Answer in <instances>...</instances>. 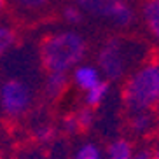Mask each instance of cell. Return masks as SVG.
Listing matches in <instances>:
<instances>
[{
	"label": "cell",
	"mask_w": 159,
	"mask_h": 159,
	"mask_svg": "<svg viewBox=\"0 0 159 159\" xmlns=\"http://www.w3.org/2000/svg\"><path fill=\"white\" fill-rule=\"evenodd\" d=\"M108 94H110V86H108L107 80H102L94 88L84 91V105L94 110V108L102 107L103 103H105V100L108 98Z\"/></svg>",
	"instance_id": "11"
},
{
	"label": "cell",
	"mask_w": 159,
	"mask_h": 159,
	"mask_svg": "<svg viewBox=\"0 0 159 159\" xmlns=\"http://www.w3.org/2000/svg\"><path fill=\"white\" fill-rule=\"evenodd\" d=\"M129 129L138 136H143L156 128V114L152 110L129 112Z\"/></svg>",
	"instance_id": "8"
},
{
	"label": "cell",
	"mask_w": 159,
	"mask_h": 159,
	"mask_svg": "<svg viewBox=\"0 0 159 159\" xmlns=\"http://www.w3.org/2000/svg\"><path fill=\"white\" fill-rule=\"evenodd\" d=\"M122 102L128 112L152 110L159 105V61L138 66L122 89Z\"/></svg>",
	"instance_id": "2"
},
{
	"label": "cell",
	"mask_w": 159,
	"mask_h": 159,
	"mask_svg": "<svg viewBox=\"0 0 159 159\" xmlns=\"http://www.w3.org/2000/svg\"><path fill=\"white\" fill-rule=\"evenodd\" d=\"M51 0H14V4L23 11H42L49 5Z\"/></svg>",
	"instance_id": "18"
},
{
	"label": "cell",
	"mask_w": 159,
	"mask_h": 159,
	"mask_svg": "<svg viewBox=\"0 0 159 159\" xmlns=\"http://www.w3.org/2000/svg\"><path fill=\"white\" fill-rule=\"evenodd\" d=\"M61 18L65 21L66 25H70V26H77V25L82 23V19H84V11L80 9L79 5H75L74 2L68 5L63 7L61 11Z\"/></svg>",
	"instance_id": "17"
},
{
	"label": "cell",
	"mask_w": 159,
	"mask_h": 159,
	"mask_svg": "<svg viewBox=\"0 0 159 159\" xmlns=\"http://www.w3.org/2000/svg\"><path fill=\"white\" fill-rule=\"evenodd\" d=\"M133 145L126 138H116L110 142L107 150L103 152V159H133Z\"/></svg>",
	"instance_id": "10"
},
{
	"label": "cell",
	"mask_w": 159,
	"mask_h": 159,
	"mask_svg": "<svg viewBox=\"0 0 159 159\" xmlns=\"http://www.w3.org/2000/svg\"><path fill=\"white\" fill-rule=\"evenodd\" d=\"M105 19L119 28H128L135 21V9L129 0H112L105 12Z\"/></svg>",
	"instance_id": "5"
},
{
	"label": "cell",
	"mask_w": 159,
	"mask_h": 159,
	"mask_svg": "<svg viewBox=\"0 0 159 159\" xmlns=\"http://www.w3.org/2000/svg\"><path fill=\"white\" fill-rule=\"evenodd\" d=\"M102 80H103L102 72L98 70L96 65H91V63H80V65H77L72 70V82L82 93L88 91V89H91V88H94Z\"/></svg>",
	"instance_id": "6"
},
{
	"label": "cell",
	"mask_w": 159,
	"mask_h": 159,
	"mask_svg": "<svg viewBox=\"0 0 159 159\" xmlns=\"http://www.w3.org/2000/svg\"><path fill=\"white\" fill-rule=\"evenodd\" d=\"M61 129L65 131L66 135H77V133H80L74 114H68V116H65L61 119Z\"/></svg>",
	"instance_id": "19"
},
{
	"label": "cell",
	"mask_w": 159,
	"mask_h": 159,
	"mask_svg": "<svg viewBox=\"0 0 159 159\" xmlns=\"http://www.w3.org/2000/svg\"><path fill=\"white\" fill-rule=\"evenodd\" d=\"M72 159H103V150L94 142H84L75 149Z\"/></svg>",
	"instance_id": "15"
},
{
	"label": "cell",
	"mask_w": 159,
	"mask_h": 159,
	"mask_svg": "<svg viewBox=\"0 0 159 159\" xmlns=\"http://www.w3.org/2000/svg\"><path fill=\"white\" fill-rule=\"evenodd\" d=\"M18 42V33L9 25H0V58H4Z\"/></svg>",
	"instance_id": "13"
},
{
	"label": "cell",
	"mask_w": 159,
	"mask_h": 159,
	"mask_svg": "<svg viewBox=\"0 0 159 159\" xmlns=\"http://www.w3.org/2000/svg\"><path fill=\"white\" fill-rule=\"evenodd\" d=\"M88 42L77 30H58L40 44V61L47 72L68 74L84 61Z\"/></svg>",
	"instance_id": "1"
},
{
	"label": "cell",
	"mask_w": 159,
	"mask_h": 159,
	"mask_svg": "<svg viewBox=\"0 0 159 159\" xmlns=\"http://www.w3.org/2000/svg\"><path fill=\"white\" fill-rule=\"evenodd\" d=\"M131 63L129 44L121 37H110L102 44L96 54V66L107 80H119L124 77Z\"/></svg>",
	"instance_id": "4"
},
{
	"label": "cell",
	"mask_w": 159,
	"mask_h": 159,
	"mask_svg": "<svg viewBox=\"0 0 159 159\" xmlns=\"http://www.w3.org/2000/svg\"><path fill=\"white\" fill-rule=\"evenodd\" d=\"M152 150L149 147H142V149L135 150L133 152V159H152Z\"/></svg>",
	"instance_id": "20"
},
{
	"label": "cell",
	"mask_w": 159,
	"mask_h": 159,
	"mask_svg": "<svg viewBox=\"0 0 159 159\" xmlns=\"http://www.w3.org/2000/svg\"><path fill=\"white\" fill-rule=\"evenodd\" d=\"M68 88V75L60 72H47V77L44 80V94L49 100H56L66 91Z\"/></svg>",
	"instance_id": "9"
},
{
	"label": "cell",
	"mask_w": 159,
	"mask_h": 159,
	"mask_svg": "<svg viewBox=\"0 0 159 159\" xmlns=\"http://www.w3.org/2000/svg\"><path fill=\"white\" fill-rule=\"evenodd\" d=\"M156 126L159 128V110H157V112H156Z\"/></svg>",
	"instance_id": "23"
},
{
	"label": "cell",
	"mask_w": 159,
	"mask_h": 159,
	"mask_svg": "<svg viewBox=\"0 0 159 159\" xmlns=\"http://www.w3.org/2000/svg\"><path fill=\"white\" fill-rule=\"evenodd\" d=\"M74 117L77 121V126H79V131H88L94 126V121H96V116H94V110L89 107H80L79 110L74 112Z\"/></svg>",
	"instance_id": "16"
},
{
	"label": "cell",
	"mask_w": 159,
	"mask_h": 159,
	"mask_svg": "<svg viewBox=\"0 0 159 159\" xmlns=\"http://www.w3.org/2000/svg\"><path fill=\"white\" fill-rule=\"evenodd\" d=\"M5 4H7V0H0V14L4 12V9H5Z\"/></svg>",
	"instance_id": "22"
},
{
	"label": "cell",
	"mask_w": 159,
	"mask_h": 159,
	"mask_svg": "<svg viewBox=\"0 0 159 159\" xmlns=\"http://www.w3.org/2000/svg\"><path fill=\"white\" fill-rule=\"evenodd\" d=\"M0 142H2V129H0Z\"/></svg>",
	"instance_id": "24"
},
{
	"label": "cell",
	"mask_w": 159,
	"mask_h": 159,
	"mask_svg": "<svg viewBox=\"0 0 159 159\" xmlns=\"http://www.w3.org/2000/svg\"><path fill=\"white\" fill-rule=\"evenodd\" d=\"M72 2L75 5H79L80 9L84 11V14L88 12V14L105 18V12H107L112 0H72Z\"/></svg>",
	"instance_id": "12"
},
{
	"label": "cell",
	"mask_w": 159,
	"mask_h": 159,
	"mask_svg": "<svg viewBox=\"0 0 159 159\" xmlns=\"http://www.w3.org/2000/svg\"><path fill=\"white\" fill-rule=\"evenodd\" d=\"M35 93L30 82L7 77L0 82V112L7 119H21L32 110Z\"/></svg>",
	"instance_id": "3"
},
{
	"label": "cell",
	"mask_w": 159,
	"mask_h": 159,
	"mask_svg": "<svg viewBox=\"0 0 159 159\" xmlns=\"http://www.w3.org/2000/svg\"><path fill=\"white\" fill-rule=\"evenodd\" d=\"M56 126L51 124V122H39L37 126L33 128V138L37 143H42V145H47V143H52L54 138H56Z\"/></svg>",
	"instance_id": "14"
},
{
	"label": "cell",
	"mask_w": 159,
	"mask_h": 159,
	"mask_svg": "<svg viewBox=\"0 0 159 159\" xmlns=\"http://www.w3.org/2000/svg\"><path fill=\"white\" fill-rule=\"evenodd\" d=\"M140 16L149 35L159 42V0H142Z\"/></svg>",
	"instance_id": "7"
},
{
	"label": "cell",
	"mask_w": 159,
	"mask_h": 159,
	"mask_svg": "<svg viewBox=\"0 0 159 159\" xmlns=\"http://www.w3.org/2000/svg\"><path fill=\"white\" fill-rule=\"evenodd\" d=\"M152 159H159V147H156V149L152 150Z\"/></svg>",
	"instance_id": "21"
}]
</instances>
